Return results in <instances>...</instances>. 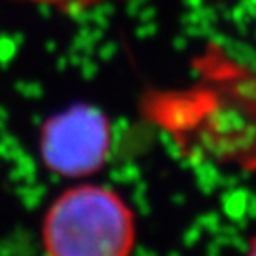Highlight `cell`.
<instances>
[{"label": "cell", "mask_w": 256, "mask_h": 256, "mask_svg": "<svg viewBox=\"0 0 256 256\" xmlns=\"http://www.w3.org/2000/svg\"><path fill=\"white\" fill-rule=\"evenodd\" d=\"M42 238L52 256H125L135 244V218L114 190L82 185L48 208Z\"/></svg>", "instance_id": "obj_1"}, {"label": "cell", "mask_w": 256, "mask_h": 256, "mask_svg": "<svg viewBox=\"0 0 256 256\" xmlns=\"http://www.w3.org/2000/svg\"><path fill=\"white\" fill-rule=\"evenodd\" d=\"M40 150L52 172L62 176H88L108 156V118L95 106H72L44 125Z\"/></svg>", "instance_id": "obj_2"}, {"label": "cell", "mask_w": 256, "mask_h": 256, "mask_svg": "<svg viewBox=\"0 0 256 256\" xmlns=\"http://www.w3.org/2000/svg\"><path fill=\"white\" fill-rule=\"evenodd\" d=\"M28 2L35 4H50V5H57V7L64 10H72V8H82L86 7L90 4L102 2V0H28Z\"/></svg>", "instance_id": "obj_3"}, {"label": "cell", "mask_w": 256, "mask_h": 256, "mask_svg": "<svg viewBox=\"0 0 256 256\" xmlns=\"http://www.w3.org/2000/svg\"><path fill=\"white\" fill-rule=\"evenodd\" d=\"M250 253L252 254H256V238L252 240V243H250Z\"/></svg>", "instance_id": "obj_4"}]
</instances>
